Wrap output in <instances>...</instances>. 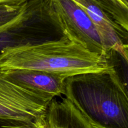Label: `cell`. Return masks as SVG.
<instances>
[{
  "label": "cell",
  "mask_w": 128,
  "mask_h": 128,
  "mask_svg": "<svg viewBox=\"0 0 128 128\" xmlns=\"http://www.w3.org/2000/svg\"><path fill=\"white\" fill-rule=\"evenodd\" d=\"M28 1V0H0V28L16 18Z\"/></svg>",
  "instance_id": "30bf717a"
},
{
  "label": "cell",
  "mask_w": 128,
  "mask_h": 128,
  "mask_svg": "<svg viewBox=\"0 0 128 128\" xmlns=\"http://www.w3.org/2000/svg\"><path fill=\"white\" fill-rule=\"evenodd\" d=\"M0 72L12 82L52 99L64 94L66 78L61 75L30 70H10Z\"/></svg>",
  "instance_id": "52a82bcc"
},
{
  "label": "cell",
  "mask_w": 128,
  "mask_h": 128,
  "mask_svg": "<svg viewBox=\"0 0 128 128\" xmlns=\"http://www.w3.org/2000/svg\"><path fill=\"white\" fill-rule=\"evenodd\" d=\"M92 128H128V93L114 65L65 80L64 94Z\"/></svg>",
  "instance_id": "6da1fadb"
},
{
  "label": "cell",
  "mask_w": 128,
  "mask_h": 128,
  "mask_svg": "<svg viewBox=\"0 0 128 128\" xmlns=\"http://www.w3.org/2000/svg\"><path fill=\"white\" fill-rule=\"evenodd\" d=\"M46 128H92L87 120L66 98L49 104L44 114Z\"/></svg>",
  "instance_id": "ba28073f"
},
{
  "label": "cell",
  "mask_w": 128,
  "mask_h": 128,
  "mask_svg": "<svg viewBox=\"0 0 128 128\" xmlns=\"http://www.w3.org/2000/svg\"><path fill=\"white\" fill-rule=\"evenodd\" d=\"M50 37L48 24L41 11L27 4L16 18L0 28V52L8 48L44 42Z\"/></svg>",
  "instance_id": "5b68a950"
},
{
  "label": "cell",
  "mask_w": 128,
  "mask_h": 128,
  "mask_svg": "<svg viewBox=\"0 0 128 128\" xmlns=\"http://www.w3.org/2000/svg\"><path fill=\"white\" fill-rule=\"evenodd\" d=\"M74 1L87 13L93 22L101 38L106 58L110 60L112 54L117 53L127 64L128 32L115 24L96 4L95 0Z\"/></svg>",
  "instance_id": "8992f818"
},
{
  "label": "cell",
  "mask_w": 128,
  "mask_h": 128,
  "mask_svg": "<svg viewBox=\"0 0 128 128\" xmlns=\"http://www.w3.org/2000/svg\"><path fill=\"white\" fill-rule=\"evenodd\" d=\"M0 128H46L44 116L30 121L4 120L0 122Z\"/></svg>",
  "instance_id": "8fae6325"
},
{
  "label": "cell",
  "mask_w": 128,
  "mask_h": 128,
  "mask_svg": "<svg viewBox=\"0 0 128 128\" xmlns=\"http://www.w3.org/2000/svg\"><path fill=\"white\" fill-rule=\"evenodd\" d=\"M95 1L115 24L128 32L127 0H95Z\"/></svg>",
  "instance_id": "9c48e42d"
},
{
  "label": "cell",
  "mask_w": 128,
  "mask_h": 128,
  "mask_svg": "<svg viewBox=\"0 0 128 128\" xmlns=\"http://www.w3.org/2000/svg\"><path fill=\"white\" fill-rule=\"evenodd\" d=\"M48 8L50 16L63 34L88 51L106 57L93 22L74 0H48Z\"/></svg>",
  "instance_id": "3957f363"
},
{
  "label": "cell",
  "mask_w": 128,
  "mask_h": 128,
  "mask_svg": "<svg viewBox=\"0 0 128 128\" xmlns=\"http://www.w3.org/2000/svg\"><path fill=\"white\" fill-rule=\"evenodd\" d=\"M49 96L8 80L0 72V122L4 120L30 121L44 116Z\"/></svg>",
  "instance_id": "277c9868"
},
{
  "label": "cell",
  "mask_w": 128,
  "mask_h": 128,
  "mask_svg": "<svg viewBox=\"0 0 128 128\" xmlns=\"http://www.w3.org/2000/svg\"><path fill=\"white\" fill-rule=\"evenodd\" d=\"M112 65L106 57L88 51L64 34L56 40L8 48L0 52V71L38 70L67 78Z\"/></svg>",
  "instance_id": "7a4b0ae2"
}]
</instances>
